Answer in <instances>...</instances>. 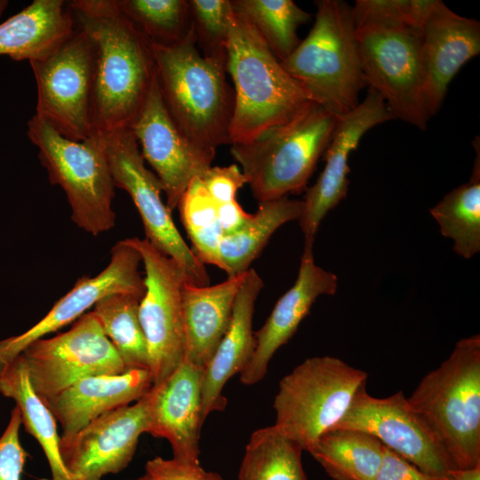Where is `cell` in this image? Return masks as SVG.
Returning <instances> with one entry per match:
<instances>
[{
	"label": "cell",
	"instance_id": "d6986e66",
	"mask_svg": "<svg viewBox=\"0 0 480 480\" xmlns=\"http://www.w3.org/2000/svg\"><path fill=\"white\" fill-rule=\"evenodd\" d=\"M480 52V23L436 3L421 28V100L428 118L440 108L448 85Z\"/></svg>",
	"mask_w": 480,
	"mask_h": 480
},
{
	"label": "cell",
	"instance_id": "f35d334b",
	"mask_svg": "<svg viewBox=\"0 0 480 480\" xmlns=\"http://www.w3.org/2000/svg\"><path fill=\"white\" fill-rule=\"evenodd\" d=\"M145 469L151 480H218L219 476L205 471L199 464L159 456L148 460Z\"/></svg>",
	"mask_w": 480,
	"mask_h": 480
},
{
	"label": "cell",
	"instance_id": "44dd1931",
	"mask_svg": "<svg viewBox=\"0 0 480 480\" xmlns=\"http://www.w3.org/2000/svg\"><path fill=\"white\" fill-rule=\"evenodd\" d=\"M335 274L315 263L313 244H304L298 276L294 284L277 300L263 326L254 332L255 348L252 358L240 372L244 385H253L267 373L276 350L296 332L316 300L337 291Z\"/></svg>",
	"mask_w": 480,
	"mask_h": 480
},
{
	"label": "cell",
	"instance_id": "e0dca14e",
	"mask_svg": "<svg viewBox=\"0 0 480 480\" xmlns=\"http://www.w3.org/2000/svg\"><path fill=\"white\" fill-rule=\"evenodd\" d=\"M141 256L129 238L117 242L107 267L95 276H83L45 316L25 332L0 340V372L27 346L76 321L103 297L121 292L145 293L139 271Z\"/></svg>",
	"mask_w": 480,
	"mask_h": 480
},
{
	"label": "cell",
	"instance_id": "7a4b0ae2",
	"mask_svg": "<svg viewBox=\"0 0 480 480\" xmlns=\"http://www.w3.org/2000/svg\"><path fill=\"white\" fill-rule=\"evenodd\" d=\"M151 45L159 91L177 126L204 148L231 145L235 93L226 77L227 61L201 53L193 26L175 44Z\"/></svg>",
	"mask_w": 480,
	"mask_h": 480
},
{
	"label": "cell",
	"instance_id": "7c38bea8",
	"mask_svg": "<svg viewBox=\"0 0 480 480\" xmlns=\"http://www.w3.org/2000/svg\"><path fill=\"white\" fill-rule=\"evenodd\" d=\"M145 268V294L139 316L147 341L153 386L165 380L186 352L182 291L187 281L180 266L146 238H129Z\"/></svg>",
	"mask_w": 480,
	"mask_h": 480
},
{
	"label": "cell",
	"instance_id": "ba28073f",
	"mask_svg": "<svg viewBox=\"0 0 480 480\" xmlns=\"http://www.w3.org/2000/svg\"><path fill=\"white\" fill-rule=\"evenodd\" d=\"M28 137L52 185L64 190L71 220L81 229L98 236L116 221L112 208L115 186L108 164L94 136L84 141L65 138L34 115L28 121Z\"/></svg>",
	"mask_w": 480,
	"mask_h": 480
},
{
	"label": "cell",
	"instance_id": "30bf717a",
	"mask_svg": "<svg viewBox=\"0 0 480 480\" xmlns=\"http://www.w3.org/2000/svg\"><path fill=\"white\" fill-rule=\"evenodd\" d=\"M364 80L384 100L393 118L424 130L428 117L421 100V28L356 27Z\"/></svg>",
	"mask_w": 480,
	"mask_h": 480
},
{
	"label": "cell",
	"instance_id": "8992f818",
	"mask_svg": "<svg viewBox=\"0 0 480 480\" xmlns=\"http://www.w3.org/2000/svg\"><path fill=\"white\" fill-rule=\"evenodd\" d=\"M315 4L312 28L281 64L315 102L338 117L357 107L359 92L366 85L352 6L341 0Z\"/></svg>",
	"mask_w": 480,
	"mask_h": 480
},
{
	"label": "cell",
	"instance_id": "4fadbf2b",
	"mask_svg": "<svg viewBox=\"0 0 480 480\" xmlns=\"http://www.w3.org/2000/svg\"><path fill=\"white\" fill-rule=\"evenodd\" d=\"M20 356L43 400L84 378L127 371L92 311L75 321L68 332L30 343Z\"/></svg>",
	"mask_w": 480,
	"mask_h": 480
},
{
	"label": "cell",
	"instance_id": "4316f807",
	"mask_svg": "<svg viewBox=\"0 0 480 480\" xmlns=\"http://www.w3.org/2000/svg\"><path fill=\"white\" fill-rule=\"evenodd\" d=\"M302 210V201L287 196L260 202L257 212L239 230L221 239V269L228 277L246 273L276 230L288 221L299 220Z\"/></svg>",
	"mask_w": 480,
	"mask_h": 480
},
{
	"label": "cell",
	"instance_id": "ac0fdd59",
	"mask_svg": "<svg viewBox=\"0 0 480 480\" xmlns=\"http://www.w3.org/2000/svg\"><path fill=\"white\" fill-rule=\"evenodd\" d=\"M393 119L383 99L369 89L363 102L337 122L324 154L325 165L316 183L306 193L299 218L305 244H314L324 216L347 196L349 180L348 157L363 135L371 128Z\"/></svg>",
	"mask_w": 480,
	"mask_h": 480
},
{
	"label": "cell",
	"instance_id": "d6a6232c",
	"mask_svg": "<svg viewBox=\"0 0 480 480\" xmlns=\"http://www.w3.org/2000/svg\"><path fill=\"white\" fill-rule=\"evenodd\" d=\"M177 207L195 255L203 264L221 268L220 245L224 234L219 222L218 204L200 178L190 181Z\"/></svg>",
	"mask_w": 480,
	"mask_h": 480
},
{
	"label": "cell",
	"instance_id": "8d00e7d4",
	"mask_svg": "<svg viewBox=\"0 0 480 480\" xmlns=\"http://www.w3.org/2000/svg\"><path fill=\"white\" fill-rule=\"evenodd\" d=\"M22 425L20 409L15 406L0 436V480H20L28 453L20 441Z\"/></svg>",
	"mask_w": 480,
	"mask_h": 480
},
{
	"label": "cell",
	"instance_id": "ee69618b",
	"mask_svg": "<svg viewBox=\"0 0 480 480\" xmlns=\"http://www.w3.org/2000/svg\"><path fill=\"white\" fill-rule=\"evenodd\" d=\"M135 480H151V478L147 474H145L143 476L137 478Z\"/></svg>",
	"mask_w": 480,
	"mask_h": 480
},
{
	"label": "cell",
	"instance_id": "52a82bcc",
	"mask_svg": "<svg viewBox=\"0 0 480 480\" xmlns=\"http://www.w3.org/2000/svg\"><path fill=\"white\" fill-rule=\"evenodd\" d=\"M366 380L365 372L340 358H308L280 380L274 426L308 452L336 427Z\"/></svg>",
	"mask_w": 480,
	"mask_h": 480
},
{
	"label": "cell",
	"instance_id": "60d3db41",
	"mask_svg": "<svg viewBox=\"0 0 480 480\" xmlns=\"http://www.w3.org/2000/svg\"><path fill=\"white\" fill-rule=\"evenodd\" d=\"M252 214L246 212L236 200L218 204V218L224 235L239 230L250 219Z\"/></svg>",
	"mask_w": 480,
	"mask_h": 480
},
{
	"label": "cell",
	"instance_id": "603a6c76",
	"mask_svg": "<svg viewBox=\"0 0 480 480\" xmlns=\"http://www.w3.org/2000/svg\"><path fill=\"white\" fill-rule=\"evenodd\" d=\"M262 287V279L250 268L237 292L228 330L204 369L202 389L204 420L211 412L225 409L224 386L232 376L240 373L252 358L255 348L252 317Z\"/></svg>",
	"mask_w": 480,
	"mask_h": 480
},
{
	"label": "cell",
	"instance_id": "e575fe53",
	"mask_svg": "<svg viewBox=\"0 0 480 480\" xmlns=\"http://www.w3.org/2000/svg\"><path fill=\"white\" fill-rule=\"evenodd\" d=\"M188 8L201 53L227 61L230 20V0H189Z\"/></svg>",
	"mask_w": 480,
	"mask_h": 480
},
{
	"label": "cell",
	"instance_id": "f6af8a7d",
	"mask_svg": "<svg viewBox=\"0 0 480 480\" xmlns=\"http://www.w3.org/2000/svg\"><path fill=\"white\" fill-rule=\"evenodd\" d=\"M218 480H223L220 475L218 476Z\"/></svg>",
	"mask_w": 480,
	"mask_h": 480
},
{
	"label": "cell",
	"instance_id": "ab89813d",
	"mask_svg": "<svg viewBox=\"0 0 480 480\" xmlns=\"http://www.w3.org/2000/svg\"><path fill=\"white\" fill-rule=\"evenodd\" d=\"M374 480H440L385 447L381 465Z\"/></svg>",
	"mask_w": 480,
	"mask_h": 480
},
{
	"label": "cell",
	"instance_id": "5b68a950",
	"mask_svg": "<svg viewBox=\"0 0 480 480\" xmlns=\"http://www.w3.org/2000/svg\"><path fill=\"white\" fill-rule=\"evenodd\" d=\"M336 122V116L313 101L254 140L232 144L230 154L253 196L261 202L301 192L328 147Z\"/></svg>",
	"mask_w": 480,
	"mask_h": 480
},
{
	"label": "cell",
	"instance_id": "277c9868",
	"mask_svg": "<svg viewBox=\"0 0 480 480\" xmlns=\"http://www.w3.org/2000/svg\"><path fill=\"white\" fill-rule=\"evenodd\" d=\"M456 468L480 466V336L460 340L407 397Z\"/></svg>",
	"mask_w": 480,
	"mask_h": 480
},
{
	"label": "cell",
	"instance_id": "ffe728a7",
	"mask_svg": "<svg viewBox=\"0 0 480 480\" xmlns=\"http://www.w3.org/2000/svg\"><path fill=\"white\" fill-rule=\"evenodd\" d=\"M204 368L184 359L162 383L147 393L148 434L166 439L176 460L199 464L200 430L204 422L202 389Z\"/></svg>",
	"mask_w": 480,
	"mask_h": 480
},
{
	"label": "cell",
	"instance_id": "7bdbcfd3",
	"mask_svg": "<svg viewBox=\"0 0 480 480\" xmlns=\"http://www.w3.org/2000/svg\"><path fill=\"white\" fill-rule=\"evenodd\" d=\"M8 4V1L6 0H0V17L1 15L3 14V12H4L6 6Z\"/></svg>",
	"mask_w": 480,
	"mask_h": 480
},
{
	"label": "cell",
	"instance_id": "1f68e13d",
	"mask_svg": "<svg viewBox=\"0 0 480 480\" xmlns=\"http://www.w3.org/2000/svg\"><path fill=\"white\" fill-rule=\"evenodd\" d=\"M233 12L246 20L281 62L300 44L297 31L310 14L292 0H230Z\"/></svg>",
	"mask_w": 480,
	"mask_h": 480
},
{
	"label": "cell",
	"instance_id": "3957f363",
	"mask_svg": "<svg viewBox=\"0 0 480 480\" xmlns=\"http://www.w3.org/2000/svg\"><path fill=\"white\" fill-rule=\"evenodd\" d=\"M227 72L235 93L231 145L254 140L314 101L308 91L285 71L256 29L234 12Z\"/></svg>",
	"mask_w": 480,
	"mask_h": 480
},
{
	"label": "cell",
	"instance_id": "836d02e7",
	"mask_svg": "<svg viewBox=\"0 0 480 480\" xmlns=\"http://www.w3.org/2000/svg\"><path fill=\"white\" fill-rule=\"evenodd\" d=\"M120 12L150 41L169 46L191 31L187 0H115Z\"/></svg>",
	"mask_w": 480,
	"mask_h": 480
},
{
	"label": "cell",
	"instance_id": "484cf974",
	"mask_svg": "<svg viewBox=\"0 0 480 480\" xmlns=\"http://www.w3.org/2000/svg\"><path fill=\"white\" fill-rule=\"evenodd\" d=\"M0 393L14 400L26 430L42 447L52 474L47 480H73L60 454L56 420L36 393L20 356L0 372Z\"/></svg>",
	"mask_w": 480,
	"mask_h": 480
},
{
	"label": "cell",
	"instance_id": "9a60e30c",
	"mask_svg": "<svg viewBox=\"0 0 480 480\" xmlns=\"http://www.w3.org/2000/svg\"><path fill=\"white\" fill-rule=\"evenodd\" d=\"M129 129L144 161L161 181L165 204L172 212L190 181L212 167L215 150L198 146L177 126L164 103L156 76Z\"/></svg>",
	"mask_w": 480,
	"mask_h": 480
},
{
	"label": "cell",
	"instance_id": "f546056e",
	"mask_svg": "<svg viewBox=\"0 0 480 480\" xmlns=\"http://www.w3.org/2000/svg\"><path fill=\"white\" fill-rule=\"evenodd\" d=\"M144 294L111 293L100 299L92 310L126 370L148 369V346L139 316Z\"/></svg>",
	"mask_w": 480,
	"mask_h": 480
},
{
	"label": "cell",
	"instance_id": "9c48e42d",
	"mask_svg": "<svg viewBox=\"0 0 480 480\" xmlns=\"http://www.w3.org/2000/svg\"><path fill=\"white\" fill-rule=\"evenodd\" d=\"M106 156L115 187L131 196L141 218L146 239L173 259L188 284L209 285L204 264L195 255L177 229L162 201L161 181L145 165L139 144L129 128L93 134Z\"/></svg>",
	"mask_w": 480,
	"mask_h": 480
},
{
	"label": "cell",
	"instance_id": "6da1fadb",
	"mask_svg": "<svg viewBox=\"0 0 480 480\" xmlns=\"http://www.w3.org/2000/svg\"><path fill=\"white\" fill-rule=\"evenodd\" d=\"M67 5L92 45L93 134L129 128L156 76L150 41L115 0H72Z\"/></svg>",
	"mask_w": 480,
	"mask_h": 480
},
{
	"label": "cell",
	"instance_id": "2e32d148",
	"mask_svg": "<svg viewBox=\"0 0 480 480\" xmlns=\"http://www.w3.org/2000/svg\"><path fill=\"white\" fill-rule=\"evenodd\" d=\"M148 424L146 394L100 416L72 436H60V454L73 480H101L125 468Z\"/></svg>",
	"mask_w": 480,
	"mask_h": 480
},
{
	"label": "cell",
	"instance_id": "8fae6325",
	"mask_svg": "<svg viewBox=\"0 0 480 480\" xmlns=\"http://www.w3.org/2000/svg\"><path fill=\"white\" fill-rule=\"evenodd\" d=\"M36 84V116L65 138L84 141L93 134V51L78 27L48 56L30 61Z\"/></svg>",
	"mask_w": 480,
	"mask_h": 480
},
{
	"label": "cell",
	"instance_id": "f1b7e54d",
	"mask_svg": "<svg viewBox=\"0 0 480 480\" xmlns=\"http://www.w3.org/2000/svg\"><path fill=\"white\" fill-rule=\"evenodd\" d=\"M441 234L452 240L454 252L470 259L480 251L479 144L469 180L446 194L430 209Z\"/></svg>",
	"mask_w": 480,
	"mask_h": 480
},
{
	"label": "cell",
	"instance_id": "cb8c5ba5",
	"mask_svg": "<svg viewBox=\"0 0 480 480\" xmlns=\"http://www.w3.org/2000/svg\"><path fill=\"white\" fill-rule=\"evenodd\" d=\"M245 274L228 277L214 285L184 284V359L205 369L228 330L235 300Z\"/></svg>",
	"mask_w": 480,
	"mask_h": 480
},
{
	"label": "cell",
	"instance_id": "b9f144b4",
	"mask_svg": "<svg viewBox=\"0 0 480 480\" xmlns=\"http://www.w3.org/2000/svg\"><path fill=\"white\" fill-rule=\"evenodd\" d=\"M440 480H480V466L471 468H452Z\"/></svg>",
	"mask_w": 480,
	"mask_h": 480
},
{
	"label": "cell",
	"instance_id": "74e56055",
	"mask_svg": "<svg viewBox=\"0 0 480 480\" xmlns=\"http://www.w3.org/2000/svg\"><path fill=\"white\" fill-rule=\"evenodd\" d=\"M200 179L218 204L236 200L237 191L247 183L246 177L235 164L212 166Z\"/></svg>",
	"mask_w": 480,
	"mask_h": 480
},
{
	"label": "cell",
	"instance_id": "d590c367",
	"mask_svg": "<svg viewBox=\"0 0 480 480\" xmlns=\"http://www.w3.org/2000/svg\"><path fill=\"white\" fill-rule=\"evenodd\" d=\"M436 0H356L352 6L356 27L404 26L422 28Z\"/></svg>",
	"mask_w": 480,
	"mask_h": 480
},
{
	"label": "cell",
	"instance_id": "d4e9b609",
	"mask_svg": "<svg viewBox=\"0 0 480 480\" xmlns=\"http://www.w3.org/2000/svg\"><path fill=\"white\" fill-rule=\"evenodd\" d=\"M63 0H34L0 24V55L41 60L70 37L75 18Z\"/></svg>",
	"mask_w": 480,
	"mask_h": 480
},
{
	"label": "cell",
	"instance_id": "83f0119b",
	"mask_svg": "<svg viewBox=\"0 0 480 480\" xmlns=\"http://www.w3.org/2000/svg\"><path fill=\"white\" fill-rule=\"evenodd\" d=\"M385 446L375 436L353 428H333L308 452L334 480H374Z\"/></svg>",
	"mask_w": 480,
	"mask_h": 480
},
{
	"label": "cell",
	"instance_id": "7402d4cb",
	"mask_svg": "<svg viewBox=\"0 0 480 480\" xmlns=\"http://www.w3.org/2000/svg\"><path fill=\"white\" fill-rule=\"evenodd\" d=\"M152 386L148 369H130L84 378L44 402L60 423L61 437H69L100 416L138 401Z\"/></svg>",
	"mask_w": 480,
	"mask_h": 480
},
{
	"label": "cell",
	"instance_id": "5bb4252c",
	"mask_svg": "<svg viewBox=\"0 0 480 480\" xmlns=\"http://www.w3.org/2000/svg\"><path fill=\"white\" fill-rule=\"evenodd\" d=\"M334 428L366 432L433 476L442 477L448 470L455 468L442 444L411 407L403 391L380 398L368 394L363 387Z\"/></svg>",
	"mask_w": 480,
	"mask_h": 480
},
{
	"label": "cell",
	"instance_id": "4dcf8cb0",
	"mask_svg": "<svg viewBox=\"0 0 480 480\" xmlns=\"http://www.w3.org/2000/svg\"><path fill=\"white\" fill-rule=\"evenodd\" d=\"M302 451L274 425L259 428L245 446L238 480H307Z\"/></svg>",
	"mask_w": 480,
	"mask_h": 480
}]
</instances>
